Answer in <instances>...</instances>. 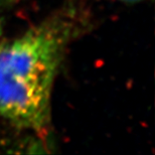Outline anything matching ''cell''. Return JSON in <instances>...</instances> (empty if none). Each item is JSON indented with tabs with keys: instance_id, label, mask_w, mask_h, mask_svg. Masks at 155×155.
<instances>
[{
	"instance_id": "cell-2",
	"label": "cell",
	"mask_w": 155,
	"mask_h": 155,
	"mask_svg": "<svg viewBox=\"0 0 155 155\" xmlns=\"http://www.w3.org/2000/svg\"><path fill=\"white\" fill-rule=\"evenodd\" d=\"M112 1H117V2H122V3H139L145 0H112Z\"/></svg>"
},
{
	"instance_id": "cell-3",
	"label": "cell",
	"mask_w": 155,
	"mask_h": 155,
	"mask_svg": "<svg viewBox=\"0 0 155 155\" xmlns=\"http://www.w3.org/2000/svg\"><path fill=\"white\" fill-rule=\"evenodd\" d=\"M2 1L3 0H0V9H1V6H2Z\"/></svg>"
},
{
	"instance_id": "cell-1",
	"label": "cell",
	"mask_w": 155,
	"mask_h": 155,
	"mask_svg": "<svg viewBox=\"0 0 155 155\" xmlns=\"http://www.w3.org/2000/svg\"><path fill=\"white\" fill-rule=\"evenodd\" d=\"M85 26L83 8L72 3L0 43V117L40 135L48 131L55 78Z\"/></svg>"
}]
</instances>
